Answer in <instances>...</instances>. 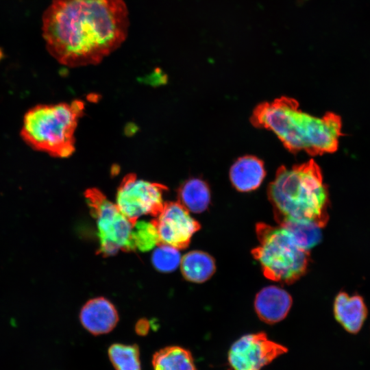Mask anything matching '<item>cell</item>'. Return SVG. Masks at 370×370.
Here are the masks:
<instances>
[{
    "instance_id": "obj_21",
    "label": "cell",
    "mask_w": 370,
    "mask_h": 370,
    "mask_svg": "<svg viewBox=\"0 0 370 370\" xmlns=\"http://www.w3.org/2000/svg\"><path fill=\"white\" fill-rule=\"evenodd\" d=\"M149 330L148 322L145 320H140L138 322L136 327V331L138 334L145 335Z\"/></svg>"
},
{
    "instance_id": "obj_2",
    "label": "cell",
    "mask_w": 370,
    "mask_h": 370,
    "mask_svg": "<svg viewBox=\"0 0 370 370\" xmlns=\"http://www.w3.org/2000/svg\"><path fill=\"white\" fill-rule=\"evenodd\" d=\"M250 121L254 127L273 132L289 151H303L312 156L335 152L343 135L338 115L328 112L322 117L314 116L285 96L258 104Z\"/></svg>"
},
{
    "instance_id": "obj_8",
    "label": "cell",
    "mask_w": 370,
    "mask_h": 370,
    "mask_svg": "<svg viewBox=\"0 0 370 370\" xmlns=\"http://www.w3.org/2000/svg\"><path fill=\"white\" fill-rule=\"evenodd\" d=\"M288 351L264 332L245 334L230 347L227 361L232 370H260Z\"/></svg>"
},
{
    "instance_id": "obj_20",
    "label": "cell",
    "mask_w": 370,
    "mask_h": 370,
    "mask_svg": "<svg viewBox=\"0 0 370 370\" xmlns=\"http://www.w3.org/2000/svg\"><path fill=\"white\" fill-rule=\"evenodd\" d=\"M133 240L136 248L143 251L160 243L157 231L151 222H136L133 230Z\"/></svg>"
},
{
    "instance_id": "obj_10",
    "label": "cell",
    "mask_w": 370,
    "mask_h": 370,
    "mask_svg": "<svg viewBox=\"0 0 370 370\" xmlns=\"http://www.w3.org/2000/svg\"><path fill=\"white\" fill-rule=\"evenodd\" d=\"M79 319L83 327L95 335L107 334L116 326L119 316L114 306L103 297L90 299L82 307Z\"/></svg>"
},
{
    "instance_id": "obj_15",
    "label": "cell",
    "mask_w": 370,
    "mask_h": 370,
    "mask_svg": "<svg viewBox=\"0 0 370 370\" xmlns=\"http://www.w3.org/2000/svg\"><path fill=\"white\" fill-rule=\"evenodd\" d=\"M153 370H197L191 352L180 346H167L152 357Z\"/></svg>"
},
{
    "instance_id": "obj_13",
    "label": "cell",
    "mask_w": 370,
    "mask_h": 370,
    "mask_svg": "<svg viewBox=\"0 0 370 370\" xmlns=\"http://www.w3.org/2000/svg\"><path fill=\"white\" fill-rule=\"evenodd\" d=\"M334 313L338 322L349 332H358L367 314L366 306L359 295L339 293L335 298Z\"/></svg>"
},
{
    "instance_id": "obj_9",
    "label": "cell",
    "mask_w": 370,
    "mask_h": 370,
    "mask_svg": "<svg viewBox=\"0 0 370 370\" xmlns=\"http://www.w3.org/2000/svg\"><path fill=\"white\" fill-rule=\"evenodd\" d=\"M160 243L178 249L186 248L192 236L200 228V224L193 219L180 203L164 202L160 212L152 220Z\"/></svg>"
},
{
    "instance_id": "obj_14",
    "label": "cell",
    "mask_w": 370,
    "mask_h": 370,
    "mask_svg": "<svg viewBox=\"0 0 370 370\" xmlns=\"http://www.w3.org/2000/svg\"><path fill=\"white\" fill-rule=\"evenodd\" d=\"M178 199V202L189 212L201 213L205 211L210 204V188L201 179H189L179 188Z\"/></svg>"
},
{
    "instance_id": "obj_16",
    "label": "cell",
    "mask_w": 370,
    "mask_h": 370,
    "mask_svg": "<svg viewBox=\"0 0 370 370\" xmlns=\"http://www.w3.org/2000/svg\"><path fill=\"white\" fill-rule=\"evenodd\" d=\"M180 264L184 277L187 280L196 283H201L208 280L216 269L213 258L201 251L187 253L182 258Z\"/></svg>"
},
{
    "instance_id": "obj_17",
    "label": "cell",
    "mask_w": 370,
    "mask_h": 370,
    "mask_svg": "<svg viewBox=\"0 0 370 370\" xmlns=\"http://www.w3.org/2000/svg\"><path fill=\"white\" fill-rule=\"evenodd\" d=\"M108 353L115 370H141L137 345L114 343L109 347Z\"/></svg>"
},
{
    "instance_id": "obj_4",
    "label": "cell",
    "mask_w": 370,
    "mask_h": 370,
    "mask_svg": "<svg viewBox=\"0 0 370 370\" xmlns=\"http://www.w3.org/2000/svg\"><path fill=\"white\" fill-rule=\"evenodd\" d=\"M84 110L80 100L37 105L24 116L21 137L34 149L67 158L75 150L74 133Z\"/></svg>"
},
{
    "instance_id": "obj_11",
    "label": "cell",
    "mask_w": 370,
    "mask_h": 370,
    "mask_svg": "<svg viewBox=\"0 0 370 370\" xmlns=\"http://www.w3.org/2000/svg\"><path fill=\"white\" fill-rule=\"evenodd\" d=\"M291 305V296L285 290L275 286L262 288L254 301L258 317L268 324H274L284 319Z\"/></svg>"
},
{
    "instance_id": "obj_18",
    "label": "cell",
    "mask_w": 370,
    "mask_h": 370,
    "mask_svg": "<svg viewBox=\"0 0 370 370\" xmlns=\"http://www.w3.org/2000/svg\"><path fill=\"white\" fill-rule=\"evenodd\" d=\"M279 225L289 230L297 244L308 251L321 241V227L312 222L287 221Z\"/></svg>"
},
{
    "instance_id": "obj_3",
    "label": "cell",
    "mask_w": 370,
    "mask_h": 370,
    "mask_svg": "<svg viewBox=\"0 0 370 370\" xmlns=\"http://www.w3.org/2000/svg\"><path fill=\"white\" fill-rule=\"evenodd\" d=\"M275 221H308L323 227L328 220L329 194L313 160L280 166L267 190Z\"/></svg>"
},
{
    "instance_id": "obj_6",
    "label": "cell",
    "mask_w": 370,
    "mask_h": 370,
    "mask_svg": "<svg viewBox=\"0 0 370 370\" xmlns=\"http://www.w3.org/2000/svg\"><path fill=\"white\" fill-rule=\"evenodd\" d=\"M91 213L96 219L100 241L99 254L108 256L119 250L134 251V225L122 214L116 204L110 201L97 188L84 193Z\"/></svg>"
},
{
    "instance_id": "obj_5",
    "label": "cell",
    "mask_w": 370,
    "mask_h": 370,
    "mask_svg": "<svg viewBox=\"0 0 370 370\" xmlns=\"http://www.w3.org/2000/svg\"><path fill=\"white\" fill-rule=\"evenodd\" d=\"M256 232L259 245L251 254L267 278L290 284L306 273L310 260L308 251L297 244L289 230L280 225L259 223Z\"/></svg>"
},
{
    "instance_id": "obj_12",
    "label": "cell",
    "mask_w": 370,
    "mask_h": 370,
    "mask_svg": "<svg viewBox=\"0 0 370 370\" xmlns=\"http://www.w3.org/2000/svg\"><path fill=\"white\" fill-rule=\"evenodd\" d=\"M265 175L263 162L254 156L238 158L230 169L231 183L240 192H249L258 188Z\"/></svg>"
},
{
    "instance_id": "obj_1",
    "label": "cell",
    "mask_w": 370,
    "mask_h": 370,
    "mask_svg": "<svg viewBox=\"0 0 370 370\" xmlns=\"http://www.w3.org/2000/svg\"><path fill=\"white\" fill-rule=\"evenodd\" d=\"M129 12L123 0H54L45 11L42 34L60 64H97L125 40Z\"/></svg>"
},
{
    "instance_id": "obj_7",
    "label": "cell",
    "mask_w": 370,
    "mask_h": 370,
    "mask_svg": "<svg viewBox=\"0 0 370 370\" xmlns=\"http://www.w3.org/2000/svg\"><path fill=\"white\" fill-rule=\"evenodd\" d=\"M166 186L137 178L134 173L122 180L116 194V206L122 214L134 225L143 215L156 217L164 202L163 194Z\"/></svg>"
},
{
    "instance_id": "obj_19",
    "label": "cell",
    "mask_w": 370,
    "mask_h": 370,
    "mask_svg": "<svg viewBox=\"0 0 370 370\" xmlns=\"http://www.w3.org/2000/svg\"><path fill=\"white\" fill-rule=\"evenodd\" d=\"M181 260L179 249L164 243H159L151 256L154 267L164 273L175 270L180 265Z\"/></svg>"
}]
</instances>
